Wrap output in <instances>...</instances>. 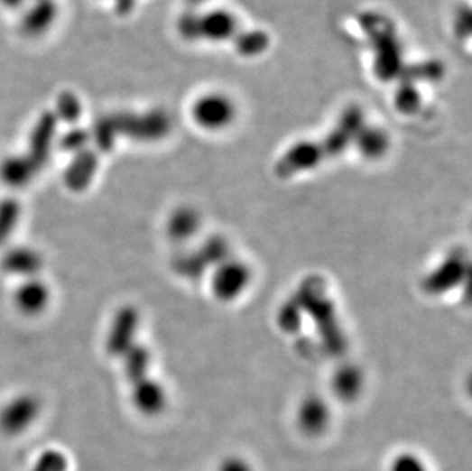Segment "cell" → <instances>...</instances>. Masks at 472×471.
<instances>
[{
  "label": "cell",
  "mask_w": 472,
  "mask_h": 471,
  "mask_svg": "<svg viewBox=\"0 0 472 471\" xmlns=\"http://www.w3.org/2000/svg\"><path fill=\"white\" fill-rule=\"evenodd\" d=\"M251 282L248 266L237 261L220 262L211 282L214 296L220 300L231 301L244 294Z\"/></svg>",
  "instance_id": "7a4b0ae2"
},
{
  "label": "cell",
  "mask_w": 472,
  "mask_h": 471,
  "mask_svg": "<svg viewBox=\"0 0 472 471\" xmlns=\"http://www.w3.org/2000/svg\"><path fill=\"white\" fill-rule=\"evenodd\" d=\"M462 257L458 259H449L445 261L438 271H434L431 276L428 277L425 282V290L432 292V294H440V292L447 291L449 288L462 281L463 274V263Z\"/></svg>",
  "instance_id": "8fae6325"
},
{
  "label": "cell",
  "mask_w": 472,
  "mask_h": 471,
  "mask_svg": "<svg viewBox=\"0 0 472 471\" xmlns=\"http://www.w3.org/2000/svg\"><path fill=\"white\" fill-rule=\"evenodd\" d=\"M191 116L200 129L219 132L233 125L237 109L233 98L224 92H207L194 100Z\"/></svg>",
  "instance_id": "6da1fadb"
},
{
  "label": "cell",
  "mask_w": 472,
  "mask_h": 471,
  "mask_svg": "<svg viewBox=\"0 0 472 471\" xmlns=\"http://www.w3.org/2000/svg\"><path fill=\"white\" fill-rule=\"evenodd\" d=\"M388 471H428L427 464L422 457L414 453H401L393 459Z\"/></svg>",
  "instance_id": "ac0fdd59"
},
{
  "label": "cell",
  "mask_w": 472,
  "mask_h": 471,
  "mask_svg": "<svg viewBox=\"0 0 472 471\" xmlns=\"http://www.w3.org/2000/svg\"><path fill=\"white\" fill-rule=\"evenodd\" d=\"M35 169L34 162L25 156H13L4 161L0 167V176L10 187H23L32 180Z\"/></svg>",
  "instance_id": "7c38bea8"
},
{
  "label": "cell",
  "mask_w": 472,
  "mask_h": 471,
  "mask_svg": "<svg viewBox=\"0 0 472 471\" xmlns=\"http://www.w3.org/2000/svg\"><path fill=\"white\" fill-rule=\"evenodd\" d=\"M132 400L136 409L144 415H158L165 407V392L160 383L145 378L143 382L134 384Z\"/></svg>",
  "instance_id": "ba28073f"
},
{
  "label": "cell",
  "mask_w": 472,
  "mask_h": 471,
  "mask_svg": "<svg viewBox=\"0 0 472 471\" xmlns=\"http://www.w3.org/2000/svg\"><path fill=\"white\" fill-rule=\"evenodd\" d=\"M123 358H125V376L129 378L132 386L149 378L147 374H149L150 352L147 347L134 343V346L125 352Z\"/></svg>",
  "instance_id": "9a60e30c"
},
{
  "label": "cell",
  "mask_w": 472,
  "mask_h": 471,
  "mask_svg": "<svg viewBox=\"0 0 472 471\" xmlns=\"http://www.w3.org/2000/svg\"><path fill=\"white\" fill-rule=\"evenodd\" d=\"M21 217V206L14 199L0 201V245L10 237Z\"/></svg>",
  "instance_id": "e0dca14e"
},
{
  "label": "cell",
  "mask_w": 472,
  "mask_h": 471,
  "mask_svg": "<svg viewBox=\"0 0 472 471\" xmlns=\"http://www.w3.org/2000/svg\"><path fill=\"white\" fill-rule=\"evenodd\" d=\"M140 328V314L134 306H123L116 312L114 321L110 325L109 336L106 341V347L110 356H123L130 347L134 346L136 332Z\"/></svg>",
  "instance_id": "3957f363"
},
{
  "label": "cell",
  "mask_w": 472,
  "mask_h": 471,
  "mask_svg": "<svg viewBox=\"0 0 472 471\" xmlns=\"http://www.w3.org/2000/svg\"><path fill=\"white\" fill-rule=\"evenodd\" d=\"M332 387L341 400L352 402L363 391V375L356 367H343L333 376Z\"/></svg>",
  "instance_id": "5bb4252c"
},
{
  "label": "cell",
  "mask_w": 472,
  "mask_h": 471,
  "mask_svg": "<svg viewBox=\"0 0 472 471\" xmlns=\"http://www.w3.org/2000/svg\"><path fill=\"white\" fill-rule=\"evenodd\" d=\"M356 146L359 153L370 158V160H378L381 156L385 155L388 149V136L381 129H363L356 135Z\"/></svg>",
  "instance_id": "2e32d148"
},
{
  "label": "cell",
  "mask_w": 472,
  "mask_h": 471,
  "mask_svg": "<svg viewBox=\"0 0 472 471\" xmlns=\"http://www.w3.org/2000/svg\"><path fill=\"white\" fill-rule=\"evenodd\" d=\"M199 228V215L189 207H182L170 216L167 231L174 241H185Z\"/></svg>",
  "instance_id": "4fadbf2b"
},
{
  "label": "cell",
  "mask_w": 472,
  "mask_h": 471,
  "mask_svg": "<svg viewBox=\"0 0 472 471\" xmlns=\"http://www.w3.org/2000/svg\"><path fill=\"white\" fill-rule=\"evenodd\" d=\"M190 2H202V0H190Z\"/></svg>",
  "instance_id": "44dd1931"
},
{
  "label": "cell",
  "mask_w": 472,
  "mask_h": 471,
  "mask_svg": "<svg viewBox=\"0 0 472 471\" xmlns=\"http://www.w3.org/2000/svg\"><path fill=\"white\" fill-rule=\"evenodd\" d=\"M66 147L69 151H74V149H80V147L85 146L86 135L83 132H79V134H74V135L66 136Z\"/></svg>",
  "instance_id": "ffe728a7"
},
{
  "label": "cell",
  "mask_w": 472,
  "mask_h": 471,
  "mask_svg": "<svg viewBox=\"0 0 472 471\" xmlns=\"http://www.w3.org/2000/svg\"><path fill=\"white\" fill-rule=\"evenodd\" d=\"M42 266L43 259L41 253L28 246H14L2 257V268L13 276L31 279L41 272Z\"/></svg>",
  "instance_id": "52a82bcc"
},
{
  "label": "cell",
  "mask_w": 472,
  "mask_h": 471,
  "mask_svg": "<svg viewBox=\"0 0 472 471\" xmlns=\"http://www.w3.org/2000/svg\"><path fill=\"white\" fill-rule=\"evenodd\" d=\"M50 288L37 277L26 279L15 291L14 301L17 309L25 316H39L50 305Z\"/></svg>",
  "instance_id": "5b68a950"
},
{
  "label": "cell",
  "mask_w": 472,
  "mask_h": 471,
  "mask_svg": "<svg viewBox=\"0 0 472 471\" xmlns=\"http://www.w3.org/2000/svg\"><path fill=\"white\" fill-rule=\"evenodd\" d=\"M95 171H97V158L94 153L80 152L66 171V186L72 191L86 190L90 180H94Z\"/></svg>",
  "instance_id": "30bf717a"
},
{
  "label": "cell",
  "mask_w": 472,
  "mask_h": 471,
  "mask_svg": "<svg viewBox=\"0 0 472 471\" xmlns=\"http://www.w3.org/2000/svg\"><path fill=\"white\" fill-rule=\"evenodd\" d=\"M194 28L198 35L209 41H222L233 34L236 28L234 15L225 11H213L208 14L202 15V19L194 21Z\"/></svg>",
  "instance_id": "9c48e42d"
},
{
  "label": "cell",
  "mask_w": 472,
  "mask_h": 471,
  "mask_svg": "<svg viewBox=\"0 0 472 471\" xmlns=\"http://www.w3.org/2000/svg\"><path fill=\"white\" fill-rule=\"evenodd\" d=\"M329 421H330V411H329L326 402L319 396H308L300 404L299 411H297V424H299L300 430L309 437L321 435L328 429Z\"/></svg>",
  "instance_id": "8992f818"
},
{
  "label": "cell",
  "mask_w": 472,
  "mask_h": 471,
  "mask_svg": "<svg viewBox=\"0 0 472 471\" xmlns=\"http://www.w3.org/2000/svg\"><path fill=\"white\" fill-rule=\"evenodd\" d=\"M41 411V402L34 395H19L0 411V430L15 435L35 421Z\"/></svg>",
  "instance_id": "277c9868"
},
{
  "label": "cell",
  "mask_w": 472,
  "mask_h": 471,
  "mask_svg": "<svg viewBox=\"0 0 472 471\" xmlns=\"http://www.w3.org/2000/svg\"><path fill=\"white\" fill-rule=\"evenodd\" d=\"M217 471H253L248 462L242 459V457H227L222 464H220Z\"/></svg>",
  "instance_id": "d6986e66"
}]
</instances>
